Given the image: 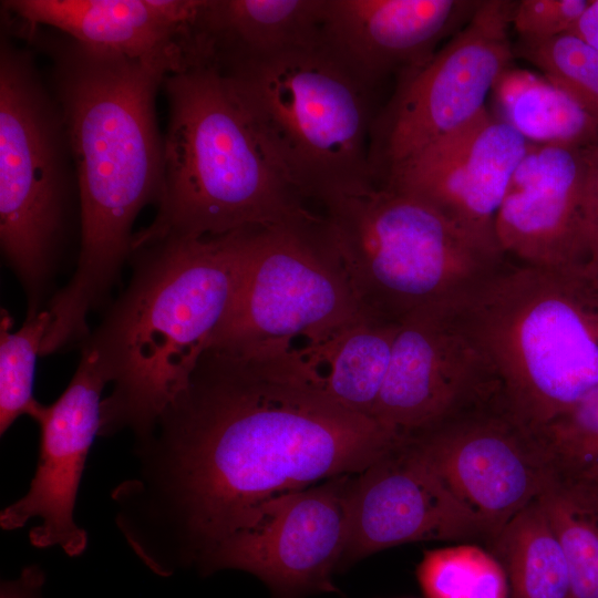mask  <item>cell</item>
<instances>
[{
  "label": "cell",
  "instance_id": "obj_1",
  "mask_svg": "<svg viewBox=\"0 0 598 598\" xmlns=\"http://www.w3.org/2000/svg\"><path fill=\"white\" fill-rule=\"evenodd\" d=\"M401 443L271 359L208 348L152 434L135 443L136 475L111 493L115 524L154 574L199 571L261 503L358 474Z\"/></svg>",
  "mask_w": 598,
  "mask_h": 598
},
{
  "label": "cell",
  "instance_id": "obj_2",
  "mask_svg": "<svg viewBox=\"0 0 598 598\" xmlns=\"http://www.w3.org/2000/svg\"><path fill=\"white\" fill-rule=\"evenodd\" d=\"M11 32L50 60V89L64 118L78 177L81 234L75 271L47 309V346L63 351L90 336L89 313L103 306L132 254L133 225L158 204L164 137L156 95L168 73L49 28L14 20Z\"/></svg>",
  "mask_w": 598,
  "mask_h": 598
},
{
  "label": "cell",
  "instance_id": "obj_3",
  "mask_svg": "<svg viewBox=\"0 0 598 598\" xmlns=\"http://www.w3.org/2000/svg\"><path fill=\"white\" fill-rule=\"evenodd\" d=\"M246 230L132 250L126 288L80 347L113 384L99 436L128 430L135 443L145 441L187 386L238 290Z\"/></svg>",
  "mask_w": 598,
  "mask_h": 598
},
{
  "label": "cell",
  "instance_id": "obj_4",
  "mask_svg": "<svg viewBox=\"0 0 598 598\" xmlns=\"http://www.w3.org/2000/svg\"><path fill=\"white\" fill-rule=\"evenodd\" d=\"M162 86L168 102L162 194L132 250L319 219L266 154L216 64L168 74Z\"/></svg>",
  "mask_w": 598,
  "mask_h": 598
},
{
  "label": "cell",
  "instance_id": "obj_5",
  "mask_svg": "<svg viewBox=\"0 0 598 598\" xmlns=\"http://www.w3.org/2000/svg\"><path fill=\"white\" fill-rule=\"evenodd\" d=\"M503 409L535 432L598 386V271L506 260L457 307Z\"/></svg>",
  "mask_w": 598,
  "mask_h": 598
},
{
  "label": "cell",
  "instance_id": "obj_6",
  "mask_svg": "<svg viewBox=\"0 0 598 598\" xmlns=\"http://www.w3.org/2000/svg\"><path fill=\"white\" fill-rule=\"evenodd\" d=\"M319 234L371 317L461 306L506 258L423 199L385 184L321 198Z\"/></svg>",
  "mask_w": 598,
  "mask_h": 598
},
{
  "label": "cell",
  "instance_id": "obj_7",
  "mask_svg": "<svg viewBox=\"0 0 598 598\" xmlns=\"http://www.w3.org/2000/svg\"><path fill=\"white\" fill-rule=\"evenodd\" d=\"M266 154L297 195L375 183L367 87L324 48L216 64Z\"/></svg>",
  "mask_w": 598,
  "mask_h": 598
},
{
  "label": "cell",
  "instance_id": "obj_8",
  "mask_svg": "<svg viewBox=\"0 0 598 598\" xmlns=\"http://www.w3.org/2000/svg\"><path fill=\"white\" fill-rule=\"evenodd\" d=\"M74 227L78 177L61 107L33 49L0 32V247L27 297V316L47 308Z\"/></svg>",
  "mask_w": 598,
  "mask_h": 598
},
{
  "label": "cell",
  "instance_id": "obj_9",
  "mask_svg": "<svg viewBox=\"0 0 598 598\" xmlns=\"http://www.w3.org/2000/svg\"><path fill=\"white\" fill-rule=\"evenodd\" d=\"M319 223L246 230L240 283L208 348L272 357L371 317L324 246Z\"/></svg>",
  "mask_w": 598,
  "mask_h": 598
},
{
  "label": "cell",
  "instance_id": "obj_10",
  "mask_svg": "<svg viewBox=\"0 0 598 598\" xmlns=\"http://www.w3.org/2000/svg\"><path fill=\"white\" fill-rule=\"evenodd\" d=\"M515 4L481 1L450 41L401 75L379 133L371 140L374 181L486 107L488 93L514 56L508 31Z\"/></svg>",
  "mask_w": 598,
  "mask_h": 598
},
{
  "label": "cell",
  "instance_id": "obj_11",
  "mask_svg": "<svg viewBox=\"0 0 598 598\" xmlns=\"http://www.w3.org/2000/svg\"><path fill=\"white\" fill-rule=\"evenodd\" d=\"M352 475L261 503L216 547L199 573L243 570L279 598L334 591L331 575L347 545Z\"/></svg>",
  "mask_w": 598,
  "mask_h": 598
},
{
  "label": "cell",
  "instance_id": "obj_12",
  "mask_svg": "<svg viewBox=\"0 0 598 598\" xmlns=\"http://www.w3.org/2000/svg\"><path fill=\"white\" fill-rule=\"evenodd\" d=\"M498 401V391L457 307L414 312L396 324L372 417L401 441Z\"/></svg>",
  "mask_w": 598,
  "mask_h": 598
},
{
  "label": "cell",
  "instance_id": "obj_13",
  "mask_svg": "<svg viewBox=\"0 0 598 598\" xmlns=\"http://www.w3.org/2000/svg\"><path fill=\"white\" fill-rule=\"evenodd\" d=\"M409 441L484 523L492 539L542 494L553 475L535 435L498 402L461 413Z\"/></svg>",
  "mask_w": 598,
  "mask_h": 598
},
{
  "label": "cell",
  "instance_id": "obj_14",
  "mask_svg": "<svg viewBox=\"0 0 598 598\" xmlns=\"http://www.w3.org/2000/svg\"><path fill=\"white\" fill-rule=\"evenodd\" d=\"M107 380L95 359L81 350L79 365L63 393L51 404L34 401L29 415L39 426V457L28 492L0 514L6 530L40 523L29 539L37 548L60 547L68 556L81 555L86 532L74 520V507L85 462L100 434L102 391Z\"/></svg>",
  "mask_w": 598,
  "mask_h": 598
},
{
  "label": "cell",
  "instance_id": "obj_15",
  "mask_svg": "<svg viewBox=\"0 0 598 598\" xmlns=\"http://www.w3.org/2000/svg\"><path fill=\"white\" fill-rule=\"evenodd\" d=\"M353 475L347 496L348 561L406 543L477 539L488 545L492 539L409 440Z\"/></svg>",
  "mask_w": 598,
  "mask_h": 598
},
{
  "label": "cell",
  "instance_id": "obj_16",
  "mask_svg": "<svg viewBox=\"0 0 598 598\" xmlns=\"http://www.w3.org/2000/svg\"><path fill=\"white\" fill-rule=\"evenodd\" d=\"M529 145L485 107L456 131L392 168L381 184L423 199L502 254L495 238L496 214Z\"/></svg>",
  "mask_w": 598,
  "mask_h": 598
},
{
  "label": "cell",
  "instance_id": "obj_17",
  "mask_svg": "<svg viewBox=\"0 0 598 598\" xmlns=\"http://www.w3.org/2000/svg\"><path fill=\"white\" fill-rule=\"evenodd\" d=\"M206 0H4L1 10L31 25L114 51L168 74L209 63L202 31Z\"/></svg>",
  "mask_w": 598,
  "mask_h": 598
},
{
  "label": "cell",
  "instance_id": "obj_18",
  "mask_svg": "<svg viewBox=\"0 0 598 598\" xmlns=\"http://www.w3.org/2000/svg\"><path fill=\"white\" fill-rule=\"evenodd\" d=\"M586 147L530 143L495 218V238L513 262L589 265L581 200Z\"/></svg>",
  "mask_w": 598,
  "mask_h": 598
},
{
  "label": "cell",
  "instance_id": "obj_19",
  "mask_svg": "<svg viewBox=\"0 0 598 598\" xmlns=\"http://www.w3.org/2000/svg\"><path fill=\"white\" fill-rule=\"evenodd\" d=\"M481 1L326 0L323 48L367 87L429 60Z\"/></svg>",
  "mask_w": 598,
  "mask_h": 598
},
{
  "label": "cell",
  "instance_id": "obj_20",
  "mask_svg": "<svg viewBox=\"0 0 598 598\" xmlns=\"http://www.w3.org/2000/svg\"><path fill=\"white\" fill-rule=\"evenodd\" d=\"M396 324L367 317L268 358L305 389L350 412L372 417Z\"/></svg>",
  "mask_w": 598,
  "mask_h": 598
},
{
  "label": "cell",
  "instance_id": "obj_21",
  "mask_svg": "<svg viewBox=\"0 0 598 598\" xmlns=\"http://www.w3.org/2000/svg\"><path fill=\"white\" fill-rule=\"evenodd\" d=\"M324 2L206 0L202 27L215 64L229 58L323 48Z\"/></svg>",
  "mask_w": 598,
  "mask_h": 598
},
{
  "label": "cell",
  "instance_id": "obj_22",
  "mask_svg": "<svg viewBox=\"0 0 598 598\" xmlns=\"http://www.w3.org/2000/svg\"><path fill=\"white\" fill-rule=\"evenodd\" d=\"M501 120L529 143L588 147L598 121L546 78L508 68L492 89Z\"/></svg>",
  "mask_w": 598,
  "mask_h": 598
},
{
  "label": "cell",
  "instance_id": "obj_23",
  "mask_svg": "<svg viewBox=\"0 0 598 598\" xmlns=\"http://www.w3.org/2000/svg\"><path fill=\"white\" fill-rule=\"evenodd\" d=\"M488 550L504 568L511 598H571L565 553L537 499L505 524Z\"/></svg>",
  "mask_w": 598,
  "mask_h": 598
},
{
  "label": "cell",
  "instance_id": "obj_24",
  "mask_svg": "<svg viewBox=\"0 0 598 598\" xmlns=\"http://www.w3.org/2000/svg\"><path fill=\"white\" fill-rule=\"evenodd\" d=\"M536 499L565 553L571 598H598V466L553 472Z\"/></svg>",
  "mask_w": 598,
  "mask_h": 598
},
{
  "label": "cell",
  "instance_id": "obj_25",
  "mask_svg": "<svg viewBox=\"0 0 598 598\" xmlns=\"http://www.w3.org/2000/svg\"><path fill=\"white\" fill-rule=\"evenodd\" d=\"M416 576L425 598H508L504 568L489 551L473 544L429 550Z\"/></svg>",
  "mask_w": 598,
  "mask_h": 598
},
{
  "label": "cell",
  "instance_id": "obj_26",
  "mask_svg": "<svg viewBox=\"0 0 598 598\" xmlns=\"http://www.w3.org/2000/svg\"><path fill=\"white\" fill-rule=\"evenodd\" d=\"M52 322L47 308L27 316L23 324L12 331L13 319L1 310L0 321V434L27 414L33 396L37 358Z\"/></svg>",
  "mask_w": 598,
  "mask_h": 598
},
{
  "label": "cell",
  "instance_id": "obj_27",
  "mask_svg": "<svg viewBox=\"0 0 598 598\" xmlns=\"http://www.w3.org/2000/svg\"><path fill=\"white\" fill-rule=\"evenodd\" d=\"M514 56L535 65L551 84L598 121V51L571 32L539 42L517 41Z\"/></svg>",
  "mask_w": 598,
  "mask_h": 598
},
{
  "label": "cell",
  "instance_id": "obj_28",
  "mask_svg": "<svg viewBox=\"0 0 598 598\" xmlns=\"http://www.w3.org/2000/svg\"><path fill=\"white\" fill-rule=\"evenodd\" d=\"M553 472L598 466V386L569 409L532 432Z\"/></svg>",
  "mask_w": 598,
  "mask_h": 598
},
{
  "label": "cell",
  "instance_id": "obj_29",
  "mask_svg": "<svg viewBox=\"0 0 598 598\" xmlns=\"http://www.w3.org/2000/svg\"><path fill=\"white\" fill-rule=\"evenodd\" d=\"M589 0H522L516 2L512 27L518 41L539 42L569 32Z\"/></svg>",
  "mask_w": 598,
  "mask_h": 598
},
{
  "label": "cell",
  "instance_id": "obj_30",
  "mask_svg": "<svg viewBox=\"0 0 598 598\" xmlns=\"http://www.w3.org/2000/svg\"><path fill=\"white\" fill-rule=\"evenodd\" d=\"M581 216L589 266L598 271V138L586 147Z\"/></svg>",
  "mask_w": 598,
  "mask_h": 598
},
{
  "label": "cell",
  "instance_id": "obj_31",
  "mask_svg": "<svg viewBox=\"0 0 598 598\" xmlns=\"http://www.w3.org/2000/svg\"><path fill=\"white\" fill-rule=\"evenodd\" d=\"M45 578L40 566H27L17 578L1 581L0 598H44Z\"/></svg>",
  "mask_w": 598,
  "mask_h": 598
},
{
  "label": "cell",
  "instance_id": "obj_32",
  "mask_svg": "<svg viewBox=\"0 0 598 598\" xmlns=\"http://www.w3.org/2000/svg\"><path fill=\"white\" fill-rule=\"evenodd\" d=\"M569 32L598 51V0H589L588 6Z\"/></svg>",
  "mask_w": 598,
  "mask_h": 598
}]
</instances>
